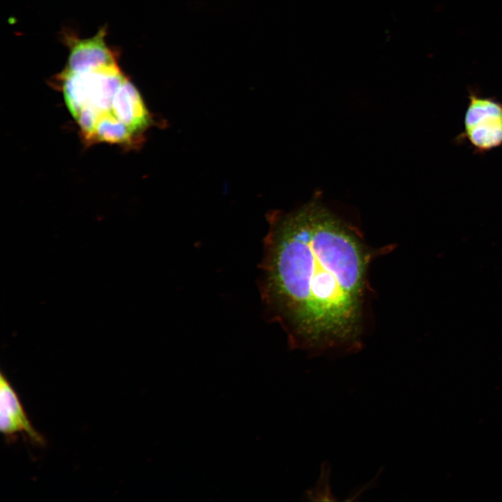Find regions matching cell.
<instances>
[{
	"label": "cell",
	"instance_id": "obj_5",
	"mask_svg": "<svg viewBox=\"0 0 502 502\" xmlns=\"http://www.w3.org/2000/svg\"><path fill=\"white\" fill-rule=\"evenodd\" d=\"M0 429L7 436L24 432L33 441L44 443V439L32 426L16 392L3 373L0 376Z\"/></svg>",
	"mask_w": 502,
	"mask_h": 502
},
{
	"label": "cell",
	"instance_id": "obj_6",
	"mask_svg": "<svg viewBox=\"0 0 502 502\" xmlns=\"http://www.w3.org/2000/svg\"><path fill=\"white\" fill-rule=\"evenodd\" d=\"M321 473L317 481V486L306 492L307 500L311 501H334L335 500L330 493L329 477L330 465L327 463L323 464Z\"/></svg>",
	"mask_w": 502,
	"mask_h": 502
},
{
	"label": "cell",
	"instance_id": "obj_4",
	"mask_svg": "<svg viewBox=\"0 0 502 502\" xmlns=\"http://www.w3.org/2000/svg\"><path fill=\"white\" fill-rule=\"evenodd\" d=\"M107 28L103 26L96 35L80 38L73 33H63V42L68 49L64 69L80 72L117 63V54L107 44Z\"/></svg>",
	"mask_w": 502,
	"mask_h": 502
},
{
	"label": "cell",
	"instance_id": "obj_1",
	"mask_svg": "<svg viewBox=\"0 0 502 502\" xmlns=\"http://www.w3.org/2000/svg\"><path fill=\"white\" fill-rule=\"evenodd\" d=\"M268 220L261 294L289 347L311 355L356 351L370 257L362 237L318 194Z\"/></svg>",
	"mask_w": 502,
	"mask_h": 502
},
{
	"label": "cell",
	"instance_id": "obj_3",
	"mask_svg": "<svg viewBox=\"0 0 502 502\" xmlns=\"http://www.w3.org/2000/svg\"><path fill=\"white\" fill-rule=\"evenodd\" d=\"M468 93L463 130L453 142L468 144L474 154L483 155L502 146V101L470 86Z\"/></svg>",
	"mask_w": 502,
	"mask_h": 502
},
{
	"label": "cell",
	"instance_id": "obj_2",
	"mask_svg": "<svg viewBox=\"0 0 502 502\" xmlns=\"http://www.w3.org/2000/svg\"><path fill=\"white\" fill-rule=\"evenodd\" d=\"M127 78L118 63L80 72L63 69L57 75L67 107L86 143L99 123H121L115 116L114 103Z\"/></svg>",
	"mask_w": 502,
	"mask_h": 502
}]
</instances>
